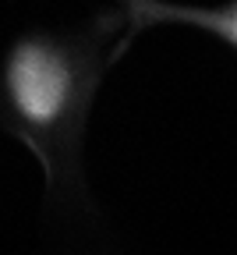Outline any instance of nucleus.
<instances>
[{
	"instance_id": "1",
	"label": "nucleus",
	"mask_w": 237,
	"mask_h": 255,
	"mask_svg": "<svg viewBox=\"0 0 237 255\" xmlns=\"http://www.w3.org/2000/svg\"><path fill=\"white\" fill-rule=\"evenodd\" d=\"M11 92L25 117L50 121L67 100V71L50 50L25 46L11 60Z\"/></svg>"
}]
</instances>
